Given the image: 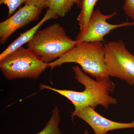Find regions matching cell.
I'll use <instances>...</instances> for the list:
<instances>
[{"label":"cell","mask_w":134,"mask_h":134,"mask_svg":"<svg viewBox=\"0 0 134 134\" xmlns=\"http://www.w3.org/2000/svg\"><path fill=\"white\" fill-rule=\"evenodd\" d=\"M48 68V63L29 48L23 47L0 60L1 71L8 80L36 79Z\"/></svg>","instance_id":"277c9868"},{"label":"cell","mask_w":134,"mask_h":134,"mask_svg":"<svg viewBox=\"0 0 134 134\" xmlns=\"http://www.w3.org/2000/svg\"><path fill=\"white\" fill-rule=\"evenodd\" d=\"M81 0H48L47 7L55 12L58 18H63L75 4L80 6Z\"/></svg>","instance_id":"8fae6325"},{"label":"cell","mask_w":134,"mask_h":134,"mask_svg":"<svg viewBox=\"0 0 134 134\" xmlns=\"http://www.w3.org/2000/svg\"><path fill=\"white\" fill-rule=\"evenodd\" d=\"M105 62L110 77L134 85V55L129 52L121 40L104 44Z\"/></svg>","instance_id":"5b68a950"},{"label":"cell","mask_w":134,"mask_h":134,"mask_svg":"<svg viewBox=\"0 0 134 134\" xmlns=\"http://www.w3.org/2000/svg\"><path fill=\"white\" fill-rule=\"evenodd\" d=\"M26 0H0V5H6L8 8V18L12 16L17 9L25 2Z\"/></svg>","instance_id":"4fadbf2b"},{"label":"cell","mask_w":134,"mask_h":134,"mask_svg":"<svg viewBox=\"0 0 134 134\" xmlns=\"http://www.w3.org/2000/svg\"><path fill=\"white\" fill-rule=\"evenodd\" d=\"M123 9L129 17L134 20V0H125Z\"/></svg>","instance_id":"5bb4252c"},{"label":"cell","mask_w":134,"mask_h":134,"mask_svg":"<svg viewBox=\"0 0 134 134\" xmlns=\"http://www.w3.org/2000/svg\"><path fill=\"white\" fill-rule=\"evenodd\" d=\"M98 0H81V11L77 17L80 31L82 33L86 29L87 24L94 12V7Z\"/></svg>","instance_id":"30bf717a"},{"label":"cell","mask_w":134,"mask_h":134,"mask_svg":"<svg viewBox=\"0 0 134 134\" xmlns=\"http://www.w3.org/2000/svg\"><path fill=\"white\" fill-rule=\"evenodd\" d=\"M117 14L116 11L108 15H104L99 10L93 12L86 29L82 33H79L76 40L79 42H104L106 35L114 29L134 24V23L125 22L119 24L109 23L107 20Z\"/></svg>","instance_id":"8992f818"},{"label":"cell","mask_w":134,"mask_h":134,"mask_svg":"<svg viewBox=\"0 0 134 134\" xmlns=\"http://www.w3.org/2000/svg\"><path fill=\"white\" fill-rule=\"evenodd\" d=\"M78 43L67 36L60 24L55 23L39 30L27 46L44 62L49 63L58 59Z\"/></svg>","instance_id":"3957f363"},{"label":"cell","mask_w":134,"mask_h":134,"mask_svg":"<svg viewBox=\"0 0 134 134\" xmlns=\"http://www.w3.org/2000/svg\"><path fill=\"white\" fill-rule=\"evenodd\" d=\"M48 0H26L25 5H32L44 9L47 7Z\"/></svg>","instance_id":"9a60e30c"},{"label":"cell","mask_w":134,"mask_h":134,"mask_svg":"<svg viewBox=\"0 0 134 134\" xmlns=\"http://www.w3.org/2000/svg\"><path fill=\"white\" fill-rule=\"evenodd\" d=\"M59 110L55 106L52 110L48 121L41 131L35 134H62L60 129V122Z\"/></svg>","instance_id":"7c38bea8"},{"label":"cell","mask_w":134,"mask_h":134,"mask_svg":"<svg viewBox=\"0 0 134 134\" xmlns=\"http://www.w3.org/2000/svg\"><path fill=\"white\" fill-rule=\"evenodd\" d=\"M104 44L103 42H78V44L54 61L48 63L53 69L63 64H78L82 70L96 78L98 81L110 80L105 62Z\"/></svg>","instance_id":"7a4b0ae2"},{"label":"cell","mask_w":134,"mask_h":134,"mask_svg":"<svg viewBox=\"0 0 134 134\" xmlns=\"http://www.w3.org/2000/svg\"><path fill=\"white\" fill-rule=\"evenodd\" d=\"M71 117L72 119L77 117L85 121L93 129L95 134H105L114 130L134 128V121L129 123L113 121L99 114L90 107L74 110Z\"/></svg>","instance_id":"ba28073f"},{"label":"cell","mask_w":134,"mask_h":134,"mask_svg":"<svg viewBox=\"0 0 134 134\" xmlns=\"http://www.w3.org/2000/svg\"><path fill=\"white\" fill-rule=\"evenodd\" d=\"M72 69L75 79L84 86L83 91L60 90L43 83L39 86L41 90H50L66 97L72 102L75 111L88 107L95 109L99 105L107 109L111 105L117 104V99L110 95L115 90L114 83L110 80L105 81H95L86 75L78 66L72 67Z\"/></svg>","instance_id":"6da1fadb"},{"label":"cell","mask_w":134,"mask_h":134,"mask_svg":"<svg viewBox=\"0 0 134 134\" xmlns=\"http://www.w3.org/2000/svg\"><path fill=\"white\" fill-rule=\"evenodd\" d=\"M44 9L25 5L0 23V43L3 44L17 30L38 19Z\"/></svg>","instance_id":"52a82bcc"},{"label":"cell","mask_w":134,"mask_h":134,"mask_svg":"<svg viewBox=\"0 0 134 134\" xmlns=\"http://www.w3.org/2000/svg\"><path fill=\"white\" fill-rule=\"evenodd\" d=\"M83 134H89L88 131L87 130H85V131ZM105 134H107V133H106Z\"/></svg>","instance_id":"2e32d148"},{"label":"cell","mask_w":134,"mask_h":134,"mask_svg":"<svg viewBox=\"0 0 134 134\" xmlns=\"http://www.w3.org/2000/svg\"><path fill=\"white\" fill-rule=\"evenodd\" d=\"M58 18V17L55 14V12L52 10L48 9L44 16L37 24L31 29L22 34L18 38L10 43L2 53H1L0 60L15 50L23 47L25 44L29 43L31 40L36 32L38 30L40 26L44 24V23L50 19H55Z\"/></svg>","instance_id":"9c48e42d"}]
</instances>
